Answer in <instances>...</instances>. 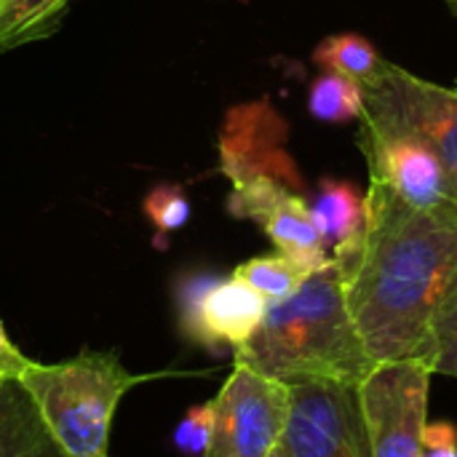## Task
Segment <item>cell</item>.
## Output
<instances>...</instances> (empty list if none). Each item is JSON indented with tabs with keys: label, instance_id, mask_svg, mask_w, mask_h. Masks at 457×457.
Listing matches in <instances>:
<instances>
[{
	"label": "cell",
	"instance_id": "1",
	"mask_svg": "<svg viewBox=\"0 0 457 457\" xmlns=\"http://www.w3.org/2000/svg\"><path fill=\"white\" fill-rule=\"evenodd\" d=\"M332 260L372 361L431 364V321L457 281V222L420 212L370 179L364 236Z\"/></svg>",
	"mask_w": 457,
	"mask_h": 457
},
{
	"label": "cell",
	"instance_id": "2",
	"mask_svg": "<svg viewBox=\"0 0 457 457\" xmlns=\"http://www.w3.org/2000/svg\"><path fill=\"white\" fill-rule=\"evenodd\" d=\"M233 361H244L287 386H359L375 361L351 319L340 265L329 257L292 297L268 305L260 329L233 351Z\"/></svg>",
	"mask_w": 457,
	"mask_h": 457
},
{
	"label": "cell",
	"instance_id": "3",
	"mask_svg": "<svg viewBox=\"0 0 457 457\" xmlns=\"http://www.w3.org/2000/svg\"><path fill=\"white\" fill-rule=\"evenodd\" d=\"M161 375L129 372L115 351H80L59 364L32 361L16 380L40 412L62 457H110V431L120 399Z\"/></svg>",
	"mask_w": 457,
	"mask_h": 457
},
{
	"label": "cell",
	"instance_id": "4",
	"mask_svg": "<svg viewBox=\"0 0 457 457\" xmlns=\"http://www.w3.org/2000/svg\"><path fill=\"white\" fill-rule=\"evenodd\" d=\"M222 169L233 182L228 209L238 220L257 222L276 252L292 257L305 270L327 265L329 252L313 225L308 198L287 185V174L265 169L254 155L222 142Z\"/></svg>",
	"mask_w": 457,
	"mask_h": 457
},
{
	"label": "cell",
	"instance_id": "5",
	"mask_svg": "<svg viewBox=\"0 0 457 457\" xmlns=\"http://www.w3.org/2000/svg\"><path fill=\"white\" fill-rule=\"evenodd\" d=\"M364 123L420 137L442 161L457 198V86H436L391 62L361 83Z\"/></svg>",
	"mask_w": 457,
	"mask_h": 457
},
{
	"label": "cell",
	"instance_id": "6",
	"mask_svg": "<svg viewBox=\"0 0 457 457\" xmlns=\"http://www.w3.org/2000/svg\"><path fill=\"white\" fill-rule=\"evenodd\" d=\"M292 407L287 383L233 361L212 399V436L204 457H270L284 436Z\"/></svg>",
	"mask_w": 457,
	"mask_h": 457
},
{
	"label": "cell",
	"instance_id": "7",
	"mask_svg": "<svg viewBox=\"0 0 457 457\" xmlns=\"http://www.w3.org/2000/svg\"><path fill=\"white\" fill-rule=\"evenodd\" d=\"M434 367L426 359L378 361L359 383L372 457H420Z\"/></svg>",
	"mask_w": 457,
	"mask_h": 457
},
{
	"label": "cell",
	"instance_id": "8",
	"mask_svg": "<svg viewBox=\"0 0 457 457\" xmlns=\"http://www.w3.org/2000/svg\"><path fill=\"white\" fill-rule=\"evenodd\" d=\"M281 457H372L359 386L295 383Z\"/></svg>",
	"mask_w": 457,
	"mask_h": 457
},
{
	"label": "cell",
	"instance_id": "9",
	"mask_svg": "<svg viewBox=\"0 0 457 457\" xmlns=\"http://www.w3.org/2000/svg\"><path fill=\"white\" fill-rule=\"evenodd\" d=\"M359 147L364 150L372 182L386 185L394 195L420 212L457 222V198L450 177L420 137L361 120Z\"/></svg>",
	"mask_w": 457,
	"mask_h": 457
},
{
	"label": "cell",
	"instance_id": "10",
	"mask_svg": "<svg viewBox=\"0 0 457 457\" xmlns=\"http://www.w3.org/2000/svg\"><path fill=\"white\" fill-rule=\"evenodd\" d=\"M268 303L238 278H193L179 297L182 332L209 348H241L260 329Z\"/></svg>",
	"mask_w": 457,
	"mask_h": 457
},
{
	"label": "cell",
	"instance_id": "11",
	"mask_svg": "<svg viewBox=\"0 0 457 457\" xmlns=\"http://www.w3.org/2000/svg\"><path fill=\"white\" fill-rule=\"evenodd\" d=\"M308 206L329 257L351 252L361 241L367 228V195H361L356 185L324 177Z\"/></svg>",
	"mask_w": 457,
	"mask_h": 457
},
{
	"label": "cell",
	"instance_id": "12",
	"mask_svg": "<svg viewBox=\"0 0 457 457\" xmlns=\"http://www.w3.org/2000/svg\"><path fill=\"white\" fill-rule=\"evenodd\" d=\"M0 457H62L19 383L0 388Z\"/></svg>",
	"mask_w": 457,
	"mask_h": 457
},
{
	"label": "cell",
	"instance_id": "13",
	"mask_svg": "<svg viewBox=\"0 0 457 457\" xmlns=\"http://www.w3.org/2000/svg\"><path fill=\"white\" fill-rule=\"evenodd\" d=\"M72 0H3L0 3V51L51 35Z\"/></svg>",
	"mask_w": 457,
	"mask_h": 457
},
{
	"label": "cell",
	"instance_id": "14",
	"mask_svg": "<svg viewBox=\"0 0 457 457\" xmlns=\"http://www.w3.org/2000/svg\"><path fill=\"white\" fill-rule=\"evenodd\" d=\"M230 276L252 287L268 305H273V303L292 297L300 289V284L311 276V270H305L292 257L273 252V254H262V257H252L241 262Z\"/></svg>",
	"mask_w": 457,
	"mask_h": 457
},
{
	"label": "cell",
	"instance_id": "15",
	"mask_svg": "<svg viewBox=\"0 0 457 457\" xmlns=\"http://www.w3.org/2000/svg\"><path fill=\"white\" fill-rule=\"evenodd\" d=\"M313 62L324 72H337V75H345V78H351L356 83H364L380 70V64L386 59L380 56V51L364 35L340 32V35L324 37L316 46Z\"/></svg>",
	"mask_w": 457,
	"mask_h": 457
},
{
	"label": "cell",
	"instance_id": "16",
	"mask_svg": "<svg viewBox=\"0 0 457 457\" xmlns=\"http://www.w3.org/2000/svg\"><path fill=\"white\" fill-rule=\"evenodd\" d=\"M308 110L324 123H348L364 118V91L361 83L337 75L321 72L308 91Z\"/></svg>",
	"mask_w": 457,
	"mask_h": 457
},
{
	"label": "cell",
	"instance_id": "17",
	"mask_svg": "<svg viewBox=\"0 0 457 457\" xmlns=\"http://www.w3.org/2000/svg\"><path fill=\"white\" fill-rule=\"evenodd\" d=\"M431 367L434 375L457 378V281L431 321Z\"/></svg>",
	"mask_w": 457,
	"mask_h": 457
},
{
	"label": "cell",
	"instance_id": "18",
	"mask_svg": "<svg viewBox=\"0 0 457 457\" xmlns=\"http://www.w3.org/2000/svg\"><path fill=\"white\" fill-rule=\"evenodd\" d=\"M145 214L153 220L158 233L179 230L190 217V204L177 185H158L145 198Z\"/></svg>",
	"mask_w": 457,
	"mask_h": 457
},
{
	"label": "cell",
	"instance_id": "19",
	"mask_svg": "<svg viewBox=\"0 0 457 457\" xmlns=\"http://www.w3.org/2000/svg\"><path fill=\"white\" fill-rule=\"evenodd\" d=\"M209 436H212V402L187 410V415L174 431V445L185 455L204 457L209 447Z\"/></svg>",
	"mask_w": 457,
	"mask_h": 457
},
{
	"label": "cell",
	"instance_id": "20",
	"mask_svg": "<svg viewBox=\"0 0 457 457\" xmlns=\"http://www.w3.org/2000/svg\"><path fill=\"white\" fill-rule=\"evenodd\" d=\"M420 457H457V426L450 420L428 423L423 431Z\"/></svg>",
	"mask_w": 457,
	"mask_h": 457
},
{
	"label": "cell",
	"instance_id": "21",
	"mask_svg": "<svg viewBox=\"0 0 457 457\" xmlns=\"http://www.w3.org/2000/svg\"><path fill=\"white\" fill-rule=\"evenodd\" d=\"M29 364H32V359H27V356L8 340V335H5V329H3V324H0V388L16 383V380L24 375V370H27Z\"/></svg>",
	"mask_w": 457,
	"mask_h": 457
},
{
	"label": "cell",
	"instance_id": "22",
	"mask_svg": "<svg viewBox=\"0 0 457 457\" xmlns=\"http://www.w3.org/2000/svg\"><path fill=\"white\" fill-rule=\"evenodd\" d=\"M445 3H447V5L453 8V13H455V16H457V0H445Z\"/></svg>",
	"mask_w": 457,
	"mask_h": 457
},
{
	"label": "cell",
	"instance_id": "23",
	"mask_svg": "<svg viewBox=\"0 0 457 457\" xmlns=\"http://www.w3.org/2000/svg\"><path fill=\"white\" fill-rule=\"evenodd\" d=\"M270 457H281V455H278V450H276V453H273V455H270Z\"/></svg>",
	"mask_w": 457,
	"mask_h": 457
},
{
	"label": "cell",
	"instance_id": "24",
	"mask_svg": "<svg viewBox=\"0 0 457 457\" xmlns=\"http://www.w3.org/2000/svg\"><path fill=\"white\" fill-rule=\"evenodd\" d=\"M0 3H3V0H0Z\"/></svg>",
	"mask_w": 457,
	"mask_h": 457
},
{
	"label": "cell",
	"instance_id": "25",
	"mask_svg": "<svg viewBox=\"0 0 457 457\" xmlns=\"http://www.w3.org/2000/svg\"><path fill=\"white\" fill-rule=\"evenodd\" d=\"M455 86H457V83H455Z\"/></svg>",
	"mask_w": 457,
	"mask_h": 457
}]
</instances>
